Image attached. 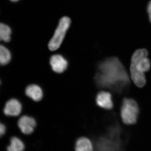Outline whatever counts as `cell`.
Returning a JSON list of instances; mask_svg holds the SVG:
<instances>
[{
	"mask_svg": "<svg viewBox=\"0 0 151 151\" xmlns=\"http://www.w3.org/2000/svg\"><path fill=\"white\" fill-rule=\"evenodd\" d=\"M94 81L98 87L118 93L124 91L130 82L125 68L116 57L107 58L98 64Z\"/></svg>",
	"mask_w": 151,
	"mask_h": 151,
	"instance_id": "6da1fadb",
	"label": "cell"
},
{
	"mask_svg": "<svg viewBox=\"0 0 151 151\" xmlns=\"http://www.w3.org/2000/svg\"><path fill=\"white\" fill-rule=\"evenodd\" d=\"M139 107L135 100L131 98H125L121 108V120L126 126H131L137 123L139 117Z\"/></svg>",
	"mask_w": 151,
	"mask_h": 151,
	"instance_id": "7a4b0ae2",
	"label": "cell"
},
{
	"mask_svg": "<svg viewBox=\"0 0 151 151\" xmlns=\"http://www.w3.org/2000/svg\"><path fill=\"white\" fill-rule=\"evenodd\" d=\"M70 19L67 17H63L60 20L54 35L49 42L50 50L55 51L59 48L70 27Z\"/></svg>",
	"mask_w": 151,
	"mask_h": 151,
	"instance_id": "3957f363",
	"label": "cell"
},
{
	"mask_svg": "<svg viewBox=\"0 0 151 151\" xmlns=\"http://www.w3.org/2000/svg\"><path fill=\"white\" fill-rule=\"evenodd\" d=\"M17 124L18 127L23 134L30 135L35 131L37 122L33 117L25 115L19 119Z\"/></svg>",
	"mask_w": 151,
	"mask_h": 151,
	"instance_id": "277c9868",
	"label": "cell"
},
{
	"mask_svg": "<svg viewBox=\"0 0 151 151\" xmlns=\"http://www.w3.org/2000/svg\"><path fill=\"white\" fill-rule=\"evenodd\" d=\"M50 64L52 69L56 73H63L67 69L68 62L64 56L60 54H55L50 58Z\"/></svg>",
	"mask_w": 151,
	"mask_h": 151,
	"instance_id": "5b68a950",
	"label": "cell"
},
{
	"mask_svg": "<svg viewBox=\"0 0 151 151\" xmlns=\"http://www.w3.org/2000/svg\"><path fill=\"white\" fill-rule=\"evenodd\" d=\"M73 149L74 151H94L95 145L91 138L81 136L75 140Z\"/></svg>",
	"mask_w": 151,
	"mask_h": 151,
	"instance_id": "8992f818",
	"label": "cell"
},
{
	"mask_svg": "<svg viewBox=\"0 0 151 151\" xmlns=\"http://www.w3.org/2000/svg\"><path fill=\"white\" fill-rule=\"evenodd\" d=\"M150 61L147 57L132 56L130 68L145 73L150 70Z\"/></svg>",
	"mask_w": 151,
	"mask_h": 151,
	"instance_id": "52a82bcc",
	"label": "cell"
},
{
	"mask_svg": "<svg viewBox=\"0 0 151 151\" xmlns=\"http://www.w3.org/2000/svg\"><path fill=\"white\" fill-rule=\"evenodd\" d=\"M96 103L99 107L105 110H111L113 107L112 95L109 92H99L96 96Z\"/></svg>",
	"mask_w": 151,
	"mask_h": 151,
	"instance_id": "ba28073f",
	"label": "cell"
},
{
	"mask_svg": "<svg viewBox=\"0 0 151 151\" xmlns=\"http://www.w3.org/2000/svg\"><path fill=\"white\" fill-rule=\"evenodd\" d=\"M22 105L18 100L16 99H12L6 103L4 113L6 116H17L21 113Z\"/></svg>",
	"mask_w": 151,
	"mask_h": 151,
	"instance_id": "9c48e42d",
	"label": "cell"
},
{
	"mask_svg": "<svg viewBox=\"0 0 151 151\" xmlns=\"http://www.w3.org/2000/svg\"><path fill=\"white\" fill-rule=\"evenodd\" d=\"M25 94L27 97L35 102H38L43 97V92L40 86L37 84L29 85L25 89Z\"/></svg>",
	"mask_w": 151,
	"mask_h": 151,
	"instance_id": "30bf717a",
	"label": "cell"
},
{
	"mask_svg": "<svg viewBox=\"0 0 151 151\" xmlns=\"http://www.w3.org/2000/svg\"><path fill=\"white\" fill-rule=\"evenodd\" d=\"M130 71L131 78L136 86L139 87H142L145 86L146 83L145 73L139 72L132 68H130Z\"/></svg>",
	"mask_w": 151,
	"mask_h": 151,
	"instance_id": "8fae6325",
	"label": "cell"
},
{
	"mask_svg": "<svg viewBox=\"0 0 151 151\" xmlns=\"http://www.w3.org/2000/svg\"><path fill=\"white\" fill-rule=\"evenodd\" d=\"M25 145L24 142L20 138L16 137L11 139L10 144L7 147L8 151H24Z\"/></svg>",
	"mask_w": 151,
	"mask_h": 151,
	"instance_id": "7c38bea8",
	"label": "cell"
},
{
	"mask_svg": "<svg viewBox=\"0 0 151 151\" xmlns=\"http://www.w3.org/2000/svg\"><path fill=\"white\" fill-rule=\"evenodd\" d=\"M12 30L8 26L0 23V41L9 42L10 41Z\"/></svg>",
	"mask_w": 151,
	"mask_h": 151,
	"instance_id": "4fadbf2b",
	"label": "cell"
},
{
	"mask_svg": "<svg viewBox=\"0 0 151 151\" xmlns=\"http://www.w3.org/2000/svg\"><path fill=\"white\" fill-rule=\"evenodd\" d=\"M10 52L4 45H0V65H5L11 61Z\"/></svg>",
	"mask_w": 151,
	"mask_h": 151,
	"instance_id": "5bb4252c",
	"label": "cell"
},
{
	"mask_svg": "<svg viewBox=\"0 0 151 151\" xmlns=\"http://www.w3.org/2000/svg\"><path fill=\"white\" fill-rule=\"evenodd\" d=\"M6 132V128L5 126L0 122V137H2L3 135L5 134Z\"/></svg>",
	"mask_w": 151,
	"mask_h": 151,
	"instance_id": "9a60e30c",
	"label": "cell"
},
{
	"mask_svg": "<svg viewBox=\"0 0 151 151\" xmlns=\"http://www.w3.org/2000/svg\"><path fill=\"white\" fill-rule=\"evenodd\" d=\"M148 13L149 14V18L151 22V1L149 2L147 7Z\"/></svg>",
	"mask_w": 151,
	"mask_h": 151,
	"instance_id": "2e32d148",
	"label": "cell"
},
{
	"mask_svg": "<svg viewBox=\"0 0 151 151\" xmlns=\"http://www.w3.org/2000/svg\"><path fill=\"white\" fill-rule=\"evenodd\" d=\"M10 1H12L13 2H16L17 1H19V0H10Z\"/></svg>",
	"mask_w": 151,
	"mask_h": 151,
	"instance_id": "e0dca14e",
	"label": "cell"
},
{
	"mask_svg": "<svg viewBox=\"0 0 151 151\" xmlns=\"http://www.w3.org/2000/svg\"><path fill=\"white\" fill-rule=\"evenodd\" d=\"M0 83H1V81H0Z\"/></svg>",
	"mask_w": 151,
	"mask_h": 151,
	"instance_id": "ac0fdd59",
	"label": "cell"
}]
</instances>
